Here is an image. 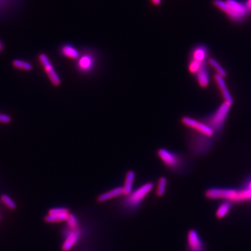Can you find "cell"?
I'll return each mask as SVG.
<instances>
[{"instance_id":"obj_1","label":"cell","mask_w":251,"mask_h":251,"mask_svg":"<svg viewBox=\"0 0 251 251\" xmlns=\"http://www.w3.org/2000/svg\"><path fill=\"white\" fill-rule=\"evenodd\" d=\"M205 196L209 200L228 201L231 203L251 202V190L245 187L239 188L213 187L205 192Z\"/></svg>"},{"instance_id":"obj_2","label":"cell","mask_w":251,"mask_h":251,"mask_svg":"<svg viewBox=\"0 0 251 251\" xmlns=\"http://www.w3.org/2000/svg\"><path fill=\"white\" fill-rule=\"evenodd\" d=\"M213 4L234 22H242L250 13L246 2L239 0H214Z\"/></svg>"},{"instance_id":"obj_3","label":"cell","mask_w":251,"mask_h":251,"mask_svg":"<svg viewBox=\"0 0 251 251\" xmlns=\"http://www.w3.org/2000/svg\"><path fill=\"white\" fill-rule=\"evenodd\" d=\"M216 138H211L194 130H190L187 135V144L189 151L194 156H203L209 152Z\"/></svg>"},{"instance_id":"obj_4","label":"cell","mask_w":251,"mask_h":251,"mask_svg":"<svg viewBox=\"0 0 251 251\" xmlns=\"http://www.w3.org/2000/svg\"><path fill=\"white\" fill-rule=\"evenodd\" d=\"M158 157L169 170L180 172L188 166L189 160L185 155L170 150L160 148L157 150Z\"/></svg>"},{"instance_id":"obj_5","label":"cell","mask_w":251,"mask_h":251,"mask_svg":"<svg viewBox=\"0 0 251 251\" xmlns=\"http://www.w3.org/2000/svg\"><path fill=\"white\" fill-rule=\"evenodd\" d=\"M231 106L232 105L227 103L223 102L214 112L202 120L214 131L217 137L222 133L224 129Z\"/></svg>"},{"instance_id":"obj_6","label":"cell","mask_w":251,"mask_h":251,"mask_svg":"<svg viewBox=\"0 0 251 251\" xmlns=\"http://www.w3.org/2000/svg\"><path fill=\"white\" fill-rule=\"evenodd\" d=\"M97 60L95 55L87 52L80 56V58L76 60V66L78 72L80 74L88 76L95 71L97 67Z\"/></svg>"},{"instance_id":"obj_7","label":"cell","mask_w":251,"mask_h":251,"mask_svg":"<svg viewBox=\"0 0 251 251\" xmlns=\"http://www.w3.org/2000/svg\"><path fill=\"white\" fill-rule=\"evenodd\" d=\"M181 123L188 129L218 139L214 131L203 120H198L190 117L184 116L181 119Z\"/></svg>"},{"instance_id":"obj_8","label":"cell","mask_w":251,"mask_h":251,"mask_svg":"<svg viewBox=\"0 0 251 251\" xmlns=\"http://www.w3.org/2000/svg\"><path fill=\"white\" fill-rule=\"evenodd\" d=\"M39 61L40 62L43 71H45L47 77L54 87H59L61 85V78L54 67L53 63L50 61L48 55L45 53H41L39 55Z\"/></svg>"},{"instance_id":"obj_9","label":"cell","mask_w":251,"mask_h":251,"mask_svg":"<svg viewBox=\"0 0 251 251\" xmlns=\"http://www.w3.org/2000/svg\"><path fill=\"white\" fill-rule=\"evenodd\" d=\"M154 188V185L152 182H147L143 184L134 191H132L129 195H127L126 203L128 207L132 208L138 206Z\"/></svg>"},{"instance_id":"obj_10","label":"cell","mask_w":251,"mask_h":251,"mask_svg":"<svg viewBox=\"0 0 251 251\" xmlns=\"http://www.w3.org/2000/svg\"><path fill=\"white\" fill-rule=\"evenodd\" d=\"M188 251H205V245L200 234L195 230H190L187 234Z\"/></svg>"},{"instance_id":"obj_11","label":"cell","mask_w":251,"mask_h":251,"mask_svg":"<svg viewBox=\"0 0 251 251\" xmlns=\"http://www.w3.org/2000/svg\"><path fill=\"white\" fill-rule=\"evenodd\" d=\"M209 59V50L206 45L199 44L190 50L189 60L201 63H208Z\"/></svg>"},{"instance_id":"obj_12","label":"cell","mask_w":251,"mask_h":251,"mask_svg":"<svg viewBox=\"0 0 251 251\" xmlns=\"http://www.w3.org/2000/svg\"><path fill=\"white\" fill-rule=\"evenodd\" d=\"M70 213L66 208H53L49 211L48 214L45 217V221L49 223H55L66 221Z\"/></svg>"},{"instance_id":"obj_13","label":"cell","mask_w":251,"mask_h":251,"mask_svg":"<svg viewBox=\"0 0 251 251\" xmlns=\"http://www.w3.org/2000/svg\"><path fill=\"white\" fill-rule=\"evenodd\" d=\"M224 78L222 76L216 74V73L213 76V79H214L215 83H216V85H217L218 89H219L223 99H224V102L232 105L233 104H234V99H233L232 94H231L229 89H228Z\"/></svg>"},{"instance_id":"obj_14","label":"cell","mask_w":251,"mask_h":251,"mask_svg":"<svg viewBox=\"0 0 251 251\" xmlns=\"http://www.w3.org/2000/svg\"><path fill=\"white\" fill-rule=\"evenodd\" d=\"M66 232L64 242L63 244V251H69L78 244L81 237V233L79 228L77 229H70Z\"/></svg>"},{"instance_id":"obj_15","label":"cell","mask_w":251,"mask_h":251,"mask_svg":"<svg viewBox=\"0 0 251 251\" xmlns=\"http://www.w3.org/2000/svg\"><path fill=\"white\" fill-rule=\"evenodd\" d=\"M208 66L202 68L200 71H199L195 75V80L198 83V85L200 87L205 89L209 85L210 83V73L209 70Z\"/></svg>"},{"instance_id":"obj_16","label":"cell","mask_w":251,"mask_h":251,"mask_svg":"<svg viewBox=\"0 0 251 251\" xmlns=\"http://www.w3.org/2000/svg\"><path fill=\"white\" fill-rule=\"evenodd\" d=\"M125 195L124 193V188L122 187H116L111 189L108 191L105 192V193L101 194L99 197H98V202L99 203H105V202L108 201V200H111V199L117 198V197L122 196V195Z\"/></svg>"},{"instance_id":"obj_17","label":"cell","mask_w":251,"mask_h":251,"mask_svg":"<svg viewBox=\"0 0 251 251\" xmlns=\"http://www.w3.org/2000/svg\"><path fill=\"white\" fill-rule=\"evenodd\" d=\"M60 53L64 58L73 60H77L81 56L79 50L75 48L73 45H70V44L63 45L60 49Z\"/></svg>"},{"instance_id":"obj_18","label":"cell","mask_w":251,"mask_h":251,"mask_svg":"<svg viewBox=\"0 0 251 251\" xmlns=\"http://www.w3.org/2000/svg\"><path fill=\"white\" fill-rule=\"evenodd\" d=\"M135 178V172L133 170H128L126 174L125 185H124V193L125 195H129L133 191V183Z\"/></svg>"},{"instance_id":"obj_19","label":"cell","mask_w":251,"mask_h":251,"mask_svg":"<svg viewBox=\"0 0 251 251\" xmlns=\"http://www.w3.org/2000/svg\"><path fill=\"white\" fill-rule=\"evenodd\" d=\"M232 203H230V202L222 201V203L220 204L216 209V213H215L216 218L218 219H223V218H226L232 209Z\"/></svg>"},{"instance_id":"obj_20","label":"cell","mask_w":251,"mask_h":251,"mask_svg":"<svg viewBox=\"0 0 251 251\" xmlns=\"http://www.w3.org/2000/svg\"><path fill=\"white\" fill-rule=\"evenodd\" d=\"M11 64H12L13 67L20 70V71H31L33 70L34 68L32 63L25 61V60H20V59H15L13 60Z\"/></svg>"},{"instance_id":"obj_21","label":"cell","mask_w":251,"mask_h":251,"mask_svg":"<svg viewBox=\"0 0 251 251\" xmlns=\"http://www.w3.org/2000/svg\"><path fill=\"white\" fill-rule=\"evenodd\" d=\"M208 63L209 66H211V67L214 69L216 74L219 75V76H222L223 78H226L227 76V71L221 66V63H218L217 60L212 58H209L208 60Z\"/></svg>"},{"instance_id":"obj_22","label":"cell","mask_w":251,"mask_h":251,"mask_svg":"<svg viewBox=\"0 0 251 251\" xmlns=\"http://www.w3.org/2000/svg\"><path fill=\"white\" fill-rule=\"evenodd\" d=\"M167 179L166 177H160L158 181L157 188H156V193L159 197H163L167 188Z\"/></svg>"},{"instance_id":"obj_23","label":"cell","mask_w":251,"mask_h":251,"mask_svg":"<svg viewBox=\"0 0 251 251\" xmlns=\"http://www.w3.org/2000/svg\"><path fill=\"white\" fill-rule=\"evenodd\" d=\"M1 201L9 209H15L16 208L14 200L6 194L1 195Z\"/></svg>"},{"instance_id":"obj_24","label":"cell","mask_w":251,"mask_h":251,"mask_svg":"<svg viewBox=\"0 0 251 251\" xmlns=\"http://www.w3.org/2000/svg\"><path fill=\"white\" fill-rule=\"evenodd\" d=\"M66 223H67L68 227L70 229H77L78 228L79 222H78V218L74 215L70 213L67 220H66Z\"/></svg>"},{"instance_id":"obj_25","label":"cell","mask_w":251,"mask_h":251,"mask_svg":"<svg viewBox=\"0 0 251 251\" xmlns=\"http://www.w3.org/2000/svg\"><path fill=\"white\" fill-rule=\"evenodd\" d=\"M12 122V117L8 114L0 112V124L2 125H9Z\"/></svg>"},{"instance_id":"obj_26","label":"cell","mask_w":251,"mask_h":251,"mask_svg":"<svg viewBox=\"0 0 251 251\" xmlns=\"http://www.w3.org/2000/svg\"><path fill=\"white\" fill-rule=\"evenodd\" d=\"M151 1L155 6H159L161 4V0H151Z\"/></svg>"},{"instance_id":"obj_27","label":"cell","mask_w":251,"mask_h":251,"mask_svg":"<svg viewBox=\"0 0 251 251\" xmlns=\"http://www.w3.org/2000/svg\"><path fill=\"white\" fill-rule=\"evenodd\" d=\"M246 4H247L249 11L251 12V0H247V2H246Z\"/></svg>"},{"instance_id":"obj_28","label":"cell","mask_w":251,"mask_h":251,"mask_svg":"<svg viewBox=\"0 0 251 251\" xmlns=\"http://www.w3.org/2000/svg\"><path fill=\"white\" fill-rule=\"evenodd\" d=\"M3 49H4V45H3V43L0 41V53L3 51Z\"/></svg>"}]
</instances>
